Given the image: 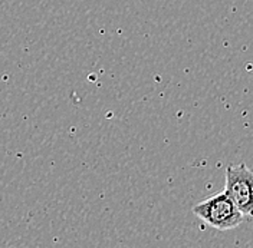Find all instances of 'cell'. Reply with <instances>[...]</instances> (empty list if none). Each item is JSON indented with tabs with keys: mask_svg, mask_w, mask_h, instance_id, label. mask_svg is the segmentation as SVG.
<instances>
[{
	"mask_svg": "<svg viewBox=\"0 0 253 248\" xmlns=\"http://www.w3.org/2000/svg\"><path fill=\"white\" fill-rule=\"evenodd\" d=\"M193 213L200 218L206 225L216 228L219 231H227L237 228L243 222V214L230 200V197L223 191L205 201L193 207Z\"/></svg>",
	"mask_w": 253,
	"mask_h": 248,
	"instance_id": "1",
	"label": "cell"
},
{
	"mask_svg": "<svg viewBox=\"0 0 253 248\" xmlns=\"http://www.w3.org/2000/svg\"><path fill=\"white\" fill-rule=\"evenodd\" d=\"M224 192L243 215L253 217V172L245 164L227 167Z\"/></svg>",
	"mask_w": 253,
	"mask_h": 248,
	"instance_id": "2",
	"label": "cell"
}]
</instances>
